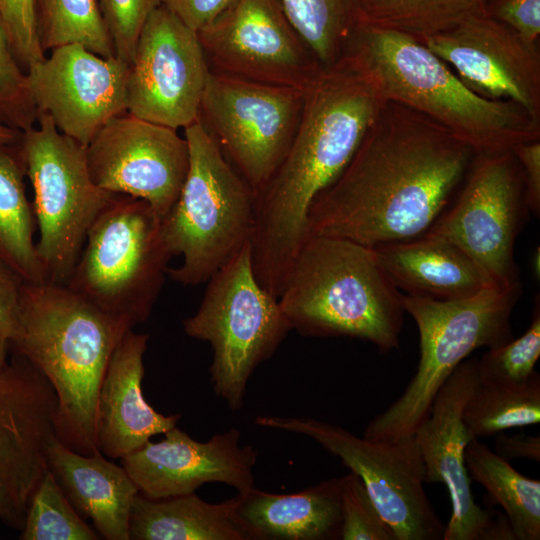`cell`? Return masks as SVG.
I'll return each mask as SVG.
<instances>
[{"instance_id": "obj_1", "label": "cell", "mask_w": 540, "mask_h": 540, "mask_svg": "<svg viewBox=\"0 0 540 540\" xmlns=\"http://www.w3.org/2000/svg\"><path fill=\"white\" fill-rule=\"evenodd\" d=\"M475 154L434 120L387 101L349 164L312 202L305 238L373 248L418 237L446 210Z\"/></svg>"}, {"instance_id": "obj_2", "label": "cell", "mask_w": 540, "mask_h": 540, "mask_svg": "<svg viewBox=\"0 0 540 540\" xmlns=\"http://www.w3.org/2000/svg\"><path fill=\"white\" fill-rule=\"evenodd\" d=\"M372 75L347 54L307 87L291 145L255 195L254 274L279 297L305 239L309 208L349 164L386 103Z\"/></svg>"}, {"instance_id": "obj_3", "label": "cell", "mask_w": 540, "mask_h": 540, "mask_svg": "<svg viewBox=\"0 0 540 540\" xmlns=\"http://www.w3.org/2000/svg\"><path fill=\"white\" fill-rule=\"evenodd\" d=\"M132 327L98 309L66 284L22 283L10 344L49 381L57 397L56 434L90 455L96 443L100 385L114 349Z\"/></svg>"}, {"instance_id": "obj_4", "label": "cell", "mask_w": 540, "mask_h": 540, "mask_svg": "<svg viewBox=\"0 0 540 540\" xmlns=\"http://www.w3.org/2000/svg\"><path fill=\"white\" fill-rule=\"evenodd\" d=\"M367 70L386 101L434 120L477 153L540 139V121L511 100L471 91L423 42L392 29L358 26L344 52Z\"/></svg>"}, {"instance_id": "obj_5", "label": "cell", "mask_w": 540, "mask_h": 540, "mask_svg": "<svg viewBox=\"0 0 540 540\" xmlns=\"http://www.w3.org/2000/svg\"><path fill=\"white\" fill-rule=\"evenodd\" d=\"M278 301L292 329L303 336L362 339L381 353L399 346L402 294L373 248L357 242L306 237Z\"/></svg>"}, {"instance_id": "obj_6", "label": "cell", "mask_w": 540, "mask_h": 540, "mask_svg": "<svg viewBox=\"0 0 540 540\" xmlns=\"http://www.w3.org/2000/svg\"><path fill=\"white\" fill-rule=\"evenodd\" d=\"M189 168L181 191L162 218L172 256L182 264L168 276L185 286L207 282L251 243L255 195L199 118L184 128Z\"/></svg>"}, {"instance_id": "obj_7", "label": "cell", "mask_w": 540, "mask_h": 540, "mask_svg": "<svg viewBox=\"0 0 540 540\" xmlns=\"http://www.w3.org/2000/svg\"><path fill=\"white\" fill-rule=\"evenodd\" d=\"M520 293L486 286L454 300L402 294L404 310L419 331V363L400 397L368 423L363 437L395 441L413 436L460 363L478 348H495L513 339L511 315Z\"/></svg>"}, {"instance_id": "obj_8", "label": "cell", "mask_w": 540, "mask_h": 540, "mask_svg": "<svg viewBox=\"0 0 540 540\" xmlns=\"http://www.w3.org/2000/svg\"><path fill=\"white\" fill-rule=\"evenodd\" d=\"M172 257L162 218L144 200L116 194L89 228L66 285L133 328L150 316Z\"/></svg>"}, {"instance_id": "obj_9", "label": "cell", "mask_w": 540, "mask_h": 540, "mask_svg": "<svg viewBox=\"0 0 540 540\" xmlns=\"http://www.w3.org/2000/svg\"><path fill=\"white\" fill-rule=\"evenodd\" d=\"M183 328L189 337L210 343L211 383L231 410L242 407L252 373L292 330L278 298L254 274L251 243L207 281L196 313Z\"/></svg>"}, {"instance_id": "obj_10", "label": "cell", "mask_w": 540, "mask_h": 540, "mask_svg": "<svg viewBox=\"0 0 540 540\" xmlns=\"http://www.w3.org/2000/svg\"><path fill=\"white\" fill-rule=\"evenodd\" d=\"M19 150L33 190L37 254L47 282L66 284L92 223L116 195L94 184L86 147L45 113L21 134Z\"/></svg>"}, {"instance_id": "obj_11", "label": "cell", "mask_w": 540, "mask_h": 540, "mask_svg": "<svg viewBox=\"0 0 540 540\" xmlns=\"http://www.w3.org/2000/svg\"><path fill=\"white\" fill-rule=\"evenodd\" d=\"M255 423L306 435L340 458L362 480L396 540L443 539L445 526L425 493V467L413 436L372 441L312 418L259 416Z\"/></svg>"}, {"instance_id": "obj_12", "label": "cell", "mask_w": 540, "mask_h": 540, "mask_svg": "<svg viewBox=\"0 0 540 540\" xmlns=\"http://www.w3.org/2000/svg\"><path fill=\"white\" fill-rule=\"evenodd\" d=\"M305 91L213 70L208 73L200 118L254 195L270 180L291 145Z\"/></svg>"}, {"instance_id": "obj_13", "label": "cell", "mask_w": 540, "mask_h": 540, "mask_svg": "<svg viewBox=\"0 0 540 540\" xmlns=\"http://www.w3.org/2000/svg\"><path fill=\"white\" fill-rule=\"evenodd\" d=\"M454 204L428 230L459 246L489 285L520 290L515 241L529 211L513 152L477 153Z\"/></svg>"}, {"instance_id": "obj_14", "label": "cell", "mask_w": 540, "mask_h": 540, "mask_svg": "<svg viewBox=\"0 0 540 540\" xmlns=\"http://www.w3.org/2000/svg\"><path fill=\"white\" fill-rule=\"evenodd\" d=\"M57 397L47 378L19 353L0 367V519L24 527L31 498L48 469Z\"/></svg>"}, {"instance_id": "obj_15", "label": "cell", "mask_w": 540, "mask_h": 540, "mask_svg": "<svg viewBox=\"0 0 540 540\" xmlns=\"http://www.w3.org/2000/svg\"><path fill=\"white\" fill-rule=\"evenodd\" d=\"M210 69L198 33L163 4L146 21L130 64L127 112L178 130L200 116Z\"/></svg>"}, {"instance_id": "obj_16", "label": "cell", "mask_w": 540, "mask_h": 540, "mask_svg": "<svg viewBox=\"0 0 540 540\" xmlns=\"http://www.w3.org/2000/svg\"><path fill=\"white\" fill-rule=\"evenodd\" d=\"M198 37L213 71L251 81L307 89L323 68L278 0H235Z\"/></svg>"}, {"instance_id": "obj_17", "label": "cell", "mask_w": 540, "mask_h": 540, "mask_svg": "<svg viewBox=\"0 0 540 540\" xmlns=\"http://www.w3.org/2000/svg\"><path fill=\"white\" fill-rule=\"evenodd\" d=\"M478 384L477 359H465L438 390L413 437L425 467V482L443 483L449 493L452 512L443 540H516L507 517L482 509L471 489L464 453L476 438L462 415Z\"/></svg>"}, {"instance_id": "obj_18", "label": "cell", "mask_w": 540, "mask_h": 540, "mask_svg": "<svg viewBox=\"0 0 540 540\" xmlns=\"http://www.w3.org/2000/svg\"><path fill=\"white\" fill-rule=\"evenodd\" d=\"M92 181L114 194L142 199L163 218L189 168V148L176 129L124 113L110 119L86 146Z\"/></svg>"}, {"instance_id": "obj_19", "label": "cell", "mask_w": 540, "mask_h": 540, "mask_svg": "<svg viewBox=\"0 0 540 540\" xmlns=\"http://www.w3.org/2000/svg\"><path fill=\"white\" fill-rule=\"evenodd\" d=\"M130 65L71 44L51 50L27 70L29 93L38 113L63 134L87 146L112 118L128 108Z\"/></svg>"}, {"instance_id": "obj_20", "label": "cell", "mask_w": 540, "mask_h": 540, "mask_svg": "<svg viewBox=\"0 0 540 540\" xmlns=\"http://www.w3.org/2000/svg\"><path fill=\"white\" fill-rule=\"evenodd\" d=\"M421 42L477 95L516 102L540 121V55L509 25L483 13Z\"/></svg>"}, {"instance_id": "obj_21", "label": "cell", "mask_w": 540, "mask_h": 540, "mask_svg": "<svg viewBox=\"0 0 540 540\" xmlns=\"http://www.w3.org/2000/svg\"><path fill=\"white\" fill-rule=\"evenodd\" d=\"M156 443L147 441L121 458L139 492L161 499L195 492L201 485L220 482L244 493L254 487L257 450L240 444L236 428L199 442L173 427Z\"/></svg>"}, {"instance_id": "obj_22", "label": "cell", "mask_w": 540, "mask_h": 540, "mask_svg": "<svg viewBox=\"0 0 540 540\" xmlns=\"http://www.w3.org/2000/svg\"><path fill=\"white\" fill-rule=\"evenodd\" d=\"M149 335L129 329L114 349L103 376L96 407L98 450L121 459L150 438L176 426L179 414L158 413L143 396V357Z\"/></svg>"}, {"instance_id": "obj_23", "label": "cell", "mask_w": 540, "mask_h": 540, "mask_svg": "<svg viewBox=\"0 0 540 540\" xmlns=\"http://www.w3.org/2000/svg\"><path fill=\"white\" fill-rule=\"evenodd\" d=\"M48 468L75 510L104 539H130V512L139 489L122 465L100 451L78 453L55 436L48 446Z\"/></svg>"}, {"instance_id": "obj_24", "label": "cell", "mask_w": 540, "mask_h": 540, "mask_svg": "<svg viewBox=\"0 0 540 540\" xmlns=\"http://www.w3.org/2000/svg\"><path fill=\"white\" fill-rule=\"evenodd\" d=\"M373 250L391 281L407 295L454 300L491 286L459 246L429 231L410 240L375 246Z\"/></svg>"}, {"instance_id": "obj_25", "label": "cell", "mask_w": 540, "mask_h": 540, "mask_svg": "<svg viewBox=\"0 0 540 540\" xmlns=\"http://www.w3.org/2000/svg\"><path fill=\"white\" fill-rule=\"evenodd\" d=\"M343 477L292 494L251 488L238 493L237 513L253 540H337Z\"/></svg>"}, {"instance_id": "obj_26", "label": "cell", "mask_w": 540, "mask_h": 540, "mask_svg": "<svg viewBox=\"0 0 540 540\" xmlns=\"http://www.w3.org/2000/svg\"><path fill=\"white\" fill-rule=\"evenodd\" d=\"M237 497L209 503L194 492L151 499L135 496L129 518L134 540H253L237 513Z\"/></svg>"}, {"instance_id": "obj_27", "label": "cell", "mask_w": 540, "mask_h": 540, "mask_svg": "<svg viewBox=\"0 0 540 540\" xmlns=\"http://www.w3.org/2000/svg\"><path fill=\"white\" fill-rule=\"evenodd\" d=\"M25 176L19 142L1 146L0 267L22 283L47 282L34 241L36 220L26 196Z\"/></svg>"}, {"instance_id": "obj_28", "label": "cell", "mask_w": 540, "mask_h": 540, "mask_svg": "<svg viewBox=\"0 0 540 540\" xmlns=\"http://www.w3.org/2000/svg\"><path fill=\"white\" fill-rule=\"evenodd\" d=\"M464 457L470 479L502 506L515 539L539 540L540 481L522 475L478 439L466 446Z\"/></svg>"}, {"instance_id": "obj_29", "label": "cell", "mask_w": 540, "mask_h": 540, "mask_svg": "<svg viewBox=\"0 0 540 540\" xmlns=\"http://www.w3.org/2000/svg\"><path fill=\"white\" fill-rule=\"evenodd\" d=\"M321 66L335 63L359 25L365 0H278Z\"/></svg>"}, {"instance_id": "obj_30", "label": "cell", "mask_w": 540, "mask_h": 540, "mask_svg": "<svg viewBox=\"0 0 540 540\" xmlns=\"http://www.w3.org/2000/svg\"><path fill=\"white\" fill-rule=\"evenodd\" d=\"M486 0H365L358 26H373L424 38L486 13Z\"/></svg>"}, {"instance_id": "obj_31", "label": "cell", "mask_w": 540, "mask_h": 540, "mask_svg": "<svg viewBox=\"0 0 540 540\" xmlns=\"http://www.w3.org/2000/svg\"><path fill=\"white\" fill-rule=\"evenodd\" d=\"M463 421L476 439L540 422V375L519 385L478 384L463 409Z\"/></svg>"}, {"instance_id": "obj_32", "label": "cell", "mask_w": 540, "mask_h": 540, "mask_svg": "<svg viewBox=\"0 0 540 540\" xmlns=\"http://www.w3.org/2000/svg\"><path fill=\"white\" fill-rule=\"evenodd\" d=\"M43 51L77 44L105 58L114 49L97 0H36Z\"/></svg>"}, {"instance_id": "obj_33", "label": "cell", "mask_w": 540, "mask_h": 540, "mask_svg": "<svg viewBox=\"0 0 540 540\" xmlns=\"http://www.w3.org/2000/svg\"><path fill=\"white\" fill-rule=\"evenodd\" d=\"M20 538L96 540L99 537L69 502L48 468L31 498Z\"/></svg>"}, {"instance_id": "obj_34", "label": "cell", "mask_w": 540, "mask_h": 540, "mask_svg": "<svg viewBox=\"0 0 540 540\" xmlns=\"http://www.w3.org/2000/svg\"><path fill=\"white\" fill-rule=\"evenodd\" d=\"M534 304L532 321L518 338L488 349L477 359V376L483 385H519L529 381L536 373L540 356V303Z\"/></svg>"}, {"instance_id": "obj_35", "label": "cell", "mask_w": 540, "mask_h": 540, "mask_svg": "<svg viewBox=\"0 0 540 540\" xmlns=\"http://www.w3.org/2000/svg\"><path fill=\"white\" fill-rule=\"evenodd\" d=\"M0 123L21 133L37 123L26 71L19 63L0 18Z\"/></svg>"}, {"instance_id": "obj_36", "label": "cell", "mask_w": 540, "mask_h": 540, "mask_svg": "<svg viewBox=\"0 0 540 540\" xmlns=\"http://www.w3.org/2000/svg\"><path fill=\"white\" fill-rule=\"evenodd\" d=\"M341 517L342 540H396L354 472L343 476Z\"/></svg>"}, {"instance_id": "obj_37", "label": "cell", "mask_w": 540, "mask_h": 540, "mask_svg": "<svg viewBox=\"0 0 540 540\" xmlns=\"http://www.w3.org/2000/svg\"><path fill=\"white\" fill-rule=\"evenodd\" d=\"M115 56L131 64L138 39L151 13L163 0H97Z\"/></svg>"}, {"instance_id": "obj_38", "label": "cell", "mask_w": 540, "mask_h": 540, "mask_svg": "<svg viewBox=\"0 0 540 540\" xmlns=\"http://www.w3.org/2000/svg\"><path fill=\"white\" fill-rule=\"evenodd\" d=\"M0 18L25 71L45 57L38 36L36 0H0Z\"/></svg>"}, {"instance_id": "obj_39", "label": "cell", "mask_w": 540, "mask_h": 540, "mask_svg": "<svg viewBox=\"0 0 540 540\" xmlns=\"http://www.w3.org/2000/svg\"><path fill=\"white\" fill-rule=\"evenodd\" d=\"M486 13L512 27L528 44L537 46L540 0H486Z\"/></svg>"}, {"instance_id": "obj_40", "label": "cell", "mask_w": 540, "mask_h": 540, "mask_svg": "<svg viewBox=\"0 0 540 540\" xmlns=\"http://www.w3.org/2000/svg\"><path fill=\"white\" fill-rule=\"evenodd\" d=\"M235 0H163V5L197 33L212 23Z\"/></svg>"}, {"instance_id": "obj_41", "label": "cell", "mask_w": 540, "mask_h": 540, "mask_svg": "<svg viewBox=\"0 0 540 540\" xmlns=\"http://www.w3.org/2000/svg\"><path fill=\"white\" fill-rule=\"evenodd\" d=\"M523 175L525 201L529 211L540 213V139L520 143L511 150Z\"/></svg>"}, {"instance_id": "obj_42", "label": "cell", "mask_w": 540, "mask_h": 540, "mask_svg": "<svg viewBox=\"0 0 540 540\" xmlns=\"http://www.w3.org/2000/svg\"><path fill=\"white\" fill-rule=\"evenodd\" d=\"M21 284L14 274L0 267V334L9 343L17 332Z\"/></svg>"}, {"instance_id": "obj_43", "label": "cell", "mask_w": 540, "mask_h": 540, "mask_svg": "<svg viewBox=\"0 0 540 540\" xmlns=\"http://www.w3.org/2000/svg\"><path fill=\"white\" fill-rule=\"evenodd\" d=\"M495 435L494 452L506 461L518 458L540 461L539 435L525 433L507 435L503 432Z\"/></svg>"}, {"instance_id": "obj_44", "label": "cell", "mask_w": 540, "mask_h": 540, "mask_svg": "<svg viewBox=\"0 0 540 540\" xmlns=\"http://www.w3.org/2000/svg\"><path fill=\"white\" fill-rule=\"evenodd\" d=\"M21 134V132L0 123V147L17 144L21 138Z\"/></svg>"}, {"instance_id": "obj_45", "label": "cell", "mask_w": 540, "mask_h": 540, "mask_svg": "<svg viewBox=\"0 0 540 540\" xmlns=\"http://www.w3.org/2000/svg\"><path fill=\"white\" fill-rule=\"evenodd\" d=\"M9 345V341L0 334V367L7 360V349Z\"/></svg>"}]
</instances>
